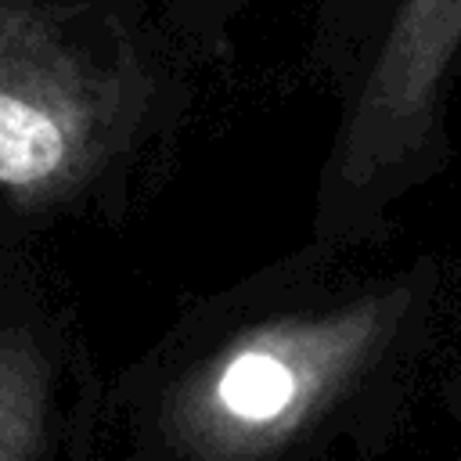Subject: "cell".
<instances>
[{
  "instance_id": "3",
  "label": "cell",
  "mask_w": 461,
  "mask_h": 461,
  "mask_svg": "<svg viewBox=\"0 0 461 461\" xmlns=\"http://www.w3.org/2000/svg\"><path fill=\"white\" fill-rule=\"evenodd\" d=\"M457 47L461 0H403L342 130L339 187H367L421 148Z\"/></svg>"
},
{
  "instance_id": "2",
  "label": "cell",
  "mask_w": 461,
  "mask_h": 461,
  "mask_svg": "<svg viewBox=\"0 0 461 461\" xmlns=\"http://www.w3.org/2000/svg\"><path fill=\"white\" fill-rule=\"evenodd\" d=\"M126 90L58 14L0 0V198L47 205L83 187L115 144Z\"/></svg>"
},
{
  "instance_id": "1",
  "label": "cell",
  "mask_w": 461,
  "mask_h": 461,
  "mask_svg": "<svg viewBox=\"0 0 461 461\" xmlns=\"http://www.w3.org/2000/svg\"><path fill=\"white\" fill-rule=\"evenodd\" d=\"M400 310V295H371L234 335L173 389V439L198 461H259L281 450L364 375Z\"/></svg>"
},
{
  "instance_id": "4",
  "label": "cell",
  "mask_w": 461,
  "mask_h": 461,
  "mask_svg": "<svg viewBox=\"0 0 461 461\" xmlns=\"http://www.w3.org/2000/svg\"><path fill=\"white\" fill-rule=\"evenodd\" d=\"M54 357L29 321L0 317V461H47Z\"/></svg>"
}]
</instances>
